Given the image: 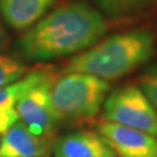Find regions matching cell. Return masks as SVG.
Wrapping results in <instances>:
<instances>
[{
    "mask_svg": "<svg viewBox=\"0 0 157 157\" xmlns=\"http://www.w3.org/2000/svg\"><path fill=\"white\" fill-rule=\"evenodd\" d=\"M104 16L86 4L70 3L56 8L20 38L29 60H52L86 50L106 33Z\"/></svg>",
    "mask_w": 157,
    "mask_h": 157,
    "instance_id": "cell-1",
    "label": "cell"
},
{
    "mask_svg": "<svg viewBox=\"0 0 157 157\" xmlns=\"http://www.w3.org/2000/svg\"><path fill=\"white\" fill-rule=\"evenodd\" d=\"M155 50V37L149 30H131L109 37L72 58L66 73H86L104 80L127 75L147 62Z\"/></svg>",
    "mask_w": 157,
    "mask_h": 157,
    "instance_id": "cell-2",
    "label": "cell"
},
{
    "mask_svg": "<svg viewBox=\"0 0 157 157\" xmlns=\"http://www.w3.org/2000/svg\"><path fill=\"white\" fill-rule=\"evenodd\" d=\"M110 85L86 73H67L51 86V105L58 121H85L97 115Z\"/></svg>",
    "mask_w": 157,
    "mask_h": 157,
    "instance_id": "cell-3",
    "label": "cell"
},
{
    "mask_svg": "<svg viewBox=\"0 0 157 157\" xmlns=\"http://www.w3.org/2000/svg\"><path fill=\"white\" fill-rule=\"evenodd\" d=\"M107 122L127 126L157 137V111L136 86H124L111 93L104 105Z\"/></svg>",
    "mask_w": 157,
    "mask_h": 157,
    "instance_id": "cell-4",
    "label": "cell"
},
{
    "mask_svg": "<svg viewBox=\"0 0 157 157\" xmlns=\"http://www.w3.org/2000/svg\"><path fill=\"white\" fill-rule=\"evenodd\" d=\"M54 76L39 82L24 94L16 104L18 119L34 135L47 137L55 128L58 118L51 105V86Z\"/></svg>",
    "mask_w": 157,
    "mask_h": 157,
    "instance_id": "cell-5",
    "label": "cell"
},
{
    "mask_svg": "<svg viewBox=\"0 0 157 157\" xmlns=\"http://www.w3.org/2000/svg\"><path fill=\"white\" fill-rule=\"evenodd\" d=\"M100 135L121 157H157V139L147 132L113 122L98 126Z\"/></svg>",
    "mask_w": 157,
    "mask_h": 157,
    "instance_id": "cell-6",
    "label": "cell"
},
{
    "mask_svg": "<svg viewBox=\"0 0 157 157\" xmlns=\"http://www.w3.org/2000/svg\"><path fill=\"white\" fill-rule=\"evenodd\" d=\"M48 151L46 137L34 135L18 121L4 132L0 143V157H45Z\"/></svg>",
    "mask_w": 157,
    "mask_h": 157,
    "instance_id": "cell-7",
    "label": "cell"
},
{
    "mask_svg": "<svg viewBox=\"0 0 157 157\" xmlns=\"http://www.w3.org/2000/svg\"><path fill=\"white\" fill-rule=\"evenodd\" d=\"M55 157H115L101 135L78 131L62 136L54 144Z\"/></svg>",
    "mask_w": 157,
    "mask_h": 157,
    "instance_id": "cell-8",
    "label": "cell"
},
{
    "mask_svg": "<svg viewBox=\"0 0 157 157\" xmlns=\"http://www.w3.org/2000/svg\"><path fill=\"white\" fill-rule=\"evenodd\" d=\"M56 0H0L4 21L16 30H24L38 22Z\"/></svg>",
    "mask_w": 157,
    "mask_h": 157,
    "instance_id": "cell-9",
    "label": "cell"
},
{
    "mask_svg": "<svg viewBox=\"0 0 157 157\" xmlns=\"http://www.w3.org/2000/svg\"><path fill=\"white\" fill-rule=\"evenodd\" d=\"M52 76L54 71L51 68H41V70H34L14 82L0 86V111L16 109L17 101L29 89Z\"/></svg>",
    "mask_w": 157,
    "mask_h": 157,
    "instance_id": "cell-10",
    "label": "cell"
},
{
    "mask_svg": "<svg viewBox=\"0 0 157 157\" xmlns=\"http://www.w3.org/2000/svg\"><path fill=\"white\" fill-rule=\"evenodd\" d=\"M102 11L110 17H122L139 12L152 0H94Z\"/></svg>",
    "mask_w": 157,
    "mask_h": 157,
    "instance_id": "cell-11",
    "label": "cell"
},
{
    "mask_svg": "<svg viewBox=\"0 0 157 157\" xmlns=\"http://www.w3.org/2000/svg\"><path fill=\"white\" fill-rule=\"evenodd\" d=\"M28 68L20 62L0 54V86L14 82L24 75H26Z\"/></svg>",
    "mask_w": 157,
    "mask_h": 157,
    "instance_id": "cell-12",
    "label": "cell"
},
{
    "mask_svg": "<svg viewBox=\"0 0 157 157\" xmlns=\"http://www.w3.org/2000/svg\"><path fill=\"white\" fill-rule=\"evenodd\" d=\"M141 92L157 111V66L149 68L140 78Z\"/></svg>",
    "mask_w": 157,
    "mask_h": 157,
    "instance_id": "cell-13",
    "label": "cell"
},
{
    "mask_svg": "<svg viewBox=\"0 0 157 157\" xmlns=\"http://www.w3.org/2000/svg\"><path fill=\"white\" fill-rule=\"evenodd\" d=\"M8 45H9V39L7 36V32H6V29H4L3 24L0 22V52L6 51L8 48Z\"/></svg>",
    "mask_w": 157,
    "mask_h": 157,
    "instance_id": "cell-14",
    "label": "cell"
}]
</instances>
